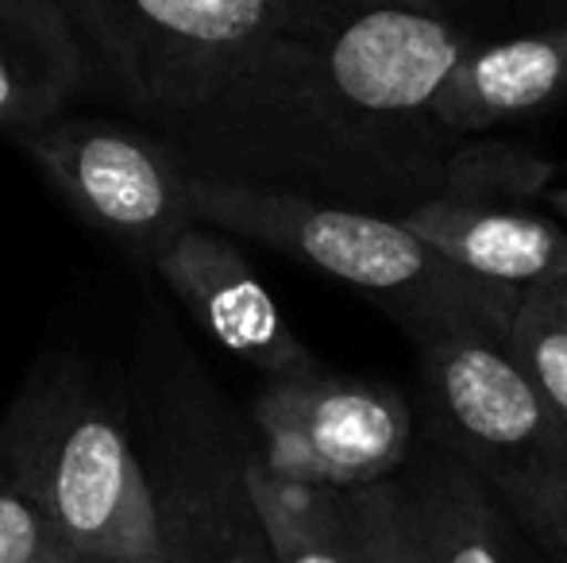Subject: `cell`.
Masks as SVG:
<instances>
[{
    "instance_id": "cell-1",
    "label": "cell",
    "mask_w": 567,
    "mask_h": 563,
    "mask_svg": "<svg viewBox=\"0 0 567 563\" xmlns=\"http://www.w3.org/2000/svg\"><path fill=\"white\" fill-rule=\"evenodd\" d=\"M309 35L267 43L213 108L163 136L182 163L202 178L286 189L398 220L452 197L463 136L390 128L351 113L317 70Z\"/></svg>"
},
{
    "instance_id": "cell-2",
    "label": "cell",
    "mask_w": 567,
    "mask_h": 563,
    "mask_svg": "<svg viewBox=\"0 0 567 563\" xmlns=\"http://www.w3.org/2000/svg\"><path fill=\"white\" fill-rule=\"evenodd\" d=\"M194 205L202 225L348 282L394 316L410 344L460 324H483L509 336L525 298L522 285L483 279L452 263L405 220L386 212L202 174H194Z\"/></svg>"
},
{
    "instance_id": "cell-3",
    "label": "cell",
    "mask_w": 567,
    "mask_h": 563,
    "mask_svg": "<svg viewBox=\"0 0 567 563\" xmlns=\"http://www.w3.org/2000/svg\"><path fill=\"white\" fill-rule=\"evenodd\" d=\"M0 451L51 518L54 533L97 563H174L155 487L116 402L78 359H47L0 425Z\"/></svg>"
},
{
    "instance_id": "cell-4",
    "label": "cell",
    "mask_w": 567,
    "mask_h": 563,
    "mask_svg": "<svg viewBox=\"0 0 567 563\" xmlns=\"http://www.w3.org/2000/svg\"><path fill=\"white\" fill-rule=\"evenodd\" d=\"M429 444L460 459L548 560H567V428L509 340L460 324L413 340Z\"/></svg>"
},
{
    "instance_id": "cell-5",
    "label": "cell",
    "mask_w": 567,
    "mask_h": 563,
    "mask_svg": "<svg viewBox=\"0 0 567 563\" xmlns=\"http://www.w3.org/2000/svg\"><path fill=\"white\" fill-rule=\"evenodd\" d=\"M90 62V90H105L163 136L186 128L282 35L340 23L306 0H62Z\"/></svg>"
},
{
    "instance_id": "cell-6",
    "label": "cell",
    "mask_w": 567,
    "mask_h": 563,
    "mask_svg": "<svg viewBox=\"0 0 567 563\" xmlns=\"http://www.w3.org/2000/svg\"><path fill=\"white\" fill-rule=\"evenodd\" d=\"M54 194L101 236L155 267L197 220L194 170L140 124L62 113L12 139Z\"/></svg>"
},
{
    "instance_id": "cell-7",
    "label": "cell",
    "mask_w": 567,
    "mask_h": 563,
    "mask_svg": "<svg viewBox=\"0 0 567 563\" xmlns=\"http://www.w3.org/2000/svg\"><path fill=\"white\" fill-rule=\"evenodd\" d=\"M251 421L267 471L329 490L394 479L417 440V414L402 390L324 367L267 378Z\"/></svg>"
},
{
    "instance_id": "cell-8",
    "label": "cell",
    "mask_w": 567,
    "mask_h": 563,
    "mask_svg": "<svg viewBox=\"0 0 567 563\" xmlns=\"http://www.w3.org/2000/svg\"><path fill=\"white\" fill-rule=\"evenodd\" d=\"M483 43L471 28L410 4H379L309 35L317 70L351 113L390 128H441L433 105Z\"/></svg>"
},
{
    "instance_id": "cell-9",
    "label": "cell",
    "mask_w": 567,
    "mask_h": 563,
    "mask_svg": "<svg viewBox=\"0 0 567 563\" xmlns=\"http://www.w3.org/2000/svg\"><path fill=\"white\" fill-rule=\"evenodd\" d=\"M155 274L220 347L267 378L321 367L282 316L275 293L247 263L236 236L213 225H194L158 259Z\"/></svg>"
},
{
    "instance_id": "cell-10",
    "label": "cell",
    "mask_w": 567,
    "mask_h": 563,
    "mask_svg": "<svg viewBox=\"0 0 567 563\" xmlns=\"http://www.w3.org/2000/svg\"><path fill=\"white\" fill-rule=\"evenodd\" d=\"M567 97V28L483 39L455 66L433 105V121L452 136H478L529 121Z\"/></svg>"
},
{
    "instance_id": "cell-11",
    "label": "cell",
    "mask_w": 567,
    "mask_h": 563,
    "mask_svg": "<svg viewBox=\"0 0 567 563\" xmlns=\"http://www.w3.org/2000/svg\"><path fill=\"white\" fill-rule=\"evenodd\" d=\"M405 225L441 256L494 282L560 290L567 282V228L525 205L441 201L421 205Z\"/></svg>"
},
{
    "instance_id": "cell-12",
    "label": "cell",
    "mask_w": 567,
    "mask_h": 563,
    "mask_svg": "<svg viewBox=\"0 0 567 563\" xmlns=\"http://www.w3.org/2000/svg\"><path fill=\"white\" fill-rule=\"evenodd\" d=\"M90 90V62L62 0H0V136L70 113Z\"/></svg>"
},
{
    "instance_id": "cell-13",
    "label": "cell",
    "mask_w": 567,
    "mask_h": 563,
    "mask_svg": "<svg viewBox=\"0 0 567 563\" xmlns=\"http://www.w3.org/2000/svg\"><path fill=\"white\" fill-rule=\"evenodd\" d=\"M429 563H537V544L449 451L429 444L402 467ZM545 556V552H540Z\"/></svg>"
},
{
    "instance_id": "cell-14",
    "label": "cell",
    "mask_w": 567,
    "mask_h": 563,
    "mask_svg": "<svg viewBox=\"0 0 567 563\" xmlns=\"http://www.w3.org/2000/svg\"><path fill=\"white\" fill-rule=\"evenodd\" d=\"M244 487L275 563H363L348 490L278 479L259 456H247Z\"/></svg>"
},
{
    "instance_id": "cell-15",
    "label": "cell",
    "mask_w": 567,
    "mask_h": 563,
    "mask_svg": "<svg viewBox=\"0 0 567 563\" xmlns=\"http://www.w3.org/2000/svg\"><path fill=\"white\" fill-rule=\"evenodd\" d=\"M178 536H186L202 552L205 563H275L267 541H262L259 521H255L251 498H247L244 467L231 475L217 494L189 502L186 518L178 525Z\"/></svg>"
},
{
    "instance_id": "cell-16",
    "label": "cell",
    "mask_w": 567,
    "mask_h": 563,
    "mask_svg": "<svg viewBox=\"0 0 567 563\" xmlns=\"http://www.w3.org/2000/svg\"><path fill=\"white\" fill-rule=\"evenodd\" d=\"M506 340L529 383L567 428V309L548 290H525Z\"/></svg>"
},
{
    "instance_id": "cell-17",
    "label": "cell",
    "mask_w": 567,
    "mask_h": 563,
    "mask_svg": "<svg viewBox=\"0 0 567 563\" xmlns=\"http://www.w3.org/2000/svg\"><path fill=\"white\" fill-rule=\"evenodd\" d=\"M348 505L359 525L363 563H429L402 475L348 490Z\"/></svg>"
},
{
    "instance_id": "cell-18",
    "label": "cell",
    "mask_w": 567,
    "mask_h": 563,
    "mask_svg": "<svg viewBox=\"0 0 567 563\" xmlns=\"http://www.w3.org/2000/svg\"><path fill=\"white\" fill-rule=\"evenodd\" d=\"M54 536L47 510L0 451V563H35Z\"/></svg>"
},
{
    "instance_id": "cell-19",
    "label": "cell",
    "mask_w": 567,
    "mask_h": 563,
    "mask_svg": "<svg viewBox=\"0 0 567 563\" xmlns=\"http://www.w3.org/2000/svg\"><path fill=\"white\" fill-rule=\"evenodd\" d=\"M402 4L417 8V12H429V15H444V20L460 23V28H471L483 39H494L491 23L509 15V0H402Z\"/></svg>"
},
{
    "instance_id": "cell-20",
    "label": "cell",
    "mask_w": 567,
    "mask_h": 563,
    "mask_svg": "<svg viewBox=\"0 0 567 563\" xmlns=\"http://www.w3.org/2000/svg\"><path fill=\"white\" fill-rule=\"evenodd\" d=\"M506 20L522 31L567 28V0H509Z\"/></svg>"
},
{
    "instance_id": "cell-21",
    "label": "cell",
    "mask_w": 567,
    "mask_h": 563,
    "mask_svg": "<svg viewBox=\"0 0 567 563\" xmlns=\"http://www.w3.org/2000/svg\"><path fill=\"white\" fill-rule=\"evenodd\" d=\"M306 4L321 8V12H329V15H351V12H363V8L402 4V0H306Z\"/></svg>"
},
{
    "instance_id": "cell-22",
    "label": "cell",
    "mask_w": 567,
    "mask_h": 563,
    "mask_svg": "<svg viewBox=\"0 0 567 563\" xmlns=\"http://www.w3.org/2000/svg\"><path fill=\"white\" fill-rule=\"evenodd\" d=\"M35 563H90V560H85L82 552H74V549H70V544L62 541V536H54V541L47 544V549L35 556Z\"/></svg>"
},
{
    "instance_id": "cell-23",
    "label": "cell",
    "mask_w": 567,
    "mask_h": 563,
    "mask_svg": "<svg viewBox=\"0 0 567 563\" xmlns=\"http://www.w3.org/2000/svg\"><path fill=\"white\" fill-rule=\"evenodd\" d=\"M548 201H553V209L560 212V217H564V225H567V186L553 189V194H548Z\"/></svg>"
},
{
    "instance_id": "cell-24",
    "label": "cell",
    "mask_w": 567,
    "mask_h": 563,
    "mask_svg": "<svg viewBox=\"0 0 567 563\" xmlns=\"http://www.w3.org/2000/svg\"><path fill=\"white\" fill-rule=\"evenodd\" d=\"M174 544H178V560H174V563H194V552H189L186 541H178V536H174ZM90 563H97V560H90Z\"/></svg>"
},
{
    "instance_id": "cell-25",
    "label": "cell",
    "mask_w": 567,
    "mask_h": 563,
    "mask_svg": "<svg viewBox=\"0 0 567 563\" xmlns=\"http://www.w3.org/2000/svg\"><path fill=\"white\" fill-rule=\"evenodd\" d=\"M548 293H553V298H556V301H560V305L567 309V282L560 285V290H548Z\"/></svg>"
},
{
    "instance_id": "cell-26",
    "label": "cell",
    "mask_w": 567,
    "mask_h": 563,
    "mask_svg": "<svg viewBox=\"0 0 567 563\" xmlns=\"http://www.w3.org/2000/svg\"><path fill=\"white\" fill-rule=\"evenodd\" d=\"M178 541H186V536H178ZM186 544H189V541H186ZM189 552H194V563H205V560H202V552H197L194 544H189Z\"/></svg>"
}]
</instances>
